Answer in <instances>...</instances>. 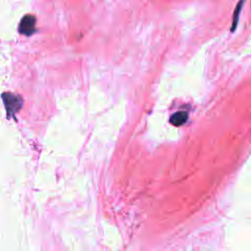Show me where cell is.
<instances>
[{"label": "cell", "mask_w": 251, "mask_h": 251, "mask_svg": "<svg viewBox=\"0 0 251 251\" xmlns=\"http://www.w3.org/2000/svg\"><path fill=\"white\" fill-rule=\"evenodd\" d=\"M246 0H239L235 6V9L233 11V15H232V23H231V27H230V31L231 32H234V30L236 29L237 27V24H238V21H239V16H240V13L242 11V8H243V5L245 3Z\"/></svg>", "instance_id": "3"}, {"label": "cell", "mask_w": 251, "mask_h": 251, "mask_svg": "<svg viewBox=\"0 0 251 251\" xmlns=\"http://www.w3.org/2000/svg\"><path fill=\"white\" fill-rule=\"evenodd\" d=\"M187 118H188L187 113L180 111V112H176V113L173 114L172 117L170 118V122L172 125L176 126H179L186 122Z\"/></svg>", "instance_id": "4"}, {"label": "cell", "mask_w": 251, "mask_h": 251, "mask_svg": "<svg viewBox=\"0 0 251 251\" xmlns=\"http://www.w3.org/2000/svg\"><path fill=\"white\" fill-rule=\"evenodd\" d=\"M4 104L9 113H15L22 107V100L19 96L12 93H4L2 95Z\"/></svg>", "instance_id": "2"}, {"label": "cell", "mask_w": 251, "mask_h": 251, "mask_svg": "<svg viewBox=\"0 0 251 251\" xmlns=\"http://www.w3.org/2000/svg\"><path fill=\"white\" fill-rule=\"evenodd\" d=\"M18 30L21 34L29 36L35 31V18L33 15H25L19 24Z\"/></svg>", "instance_id": "1"}]
</instances>
